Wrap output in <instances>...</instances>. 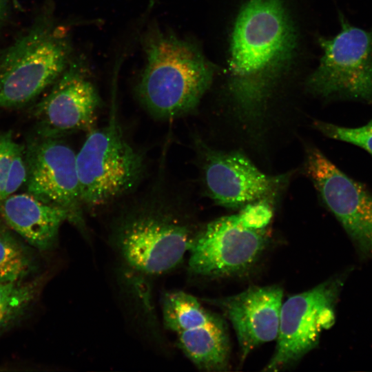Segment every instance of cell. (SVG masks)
Instances as JSON below:
<instances>
[{
  "instance_id": "cell-1",
  "label": "cell",
  "mask_w": 372,
  "mask_h": 372,
  "mask_svg": "<svg viewBox=\"0 0 372 372\" xmlns=\"http://www.w3.org/2000/svg\"><path fill=\"white\" fill-rule=\"evenodd\" d=\"M296 44V32L282 0L244 3L233 29L228 69L229 92L242 120L262 118Z\"/></svg>"
},
{
  "instance_id": "cell-2",
  "label": "cell",
  "mask_w": 372,
  "mask_h": 372,
  "mask_svg": "<svg viewBox=\"0 0 372 372\" xmlns=\"http://www.w3.org/2000/svg\"><path fill=\"white\" fill-rule=\"evenodd\" d=\"M147 64L138 96L154 118L170 120L194 110L209 87L214 66L192 43L154 27L143 38Z\"/></svg>"
},
{
  "instance_id": "cell-3",
  "label": "cell",
  "mask_w": 372,
  "mask_h": 372,
  "mask_svg": "<svg viewBox=\"0 0 372 372\" xmlns=\"http://www.w3.org/2000/svg\"><path fill=\"white\" fill-rule=\"evenodd\" d=\"M110 228L111 247L125 269L138 277L158 276L176 269L196 233L176 209L160 203L130 209Z\"/></svg>"
},
{
  "instance_id": "cell-4",
  "label": "cell",
  "mask_w": 372,
  "mask_h": 372,
  "mask_svg": "<svg viewBox=\"0 0 372 372\" xmlns=\"http://www.w3.org/2000/svg\"><path fill=\"white\" fill-rule=\"evenodd\" d=\"M71 48L66 34L50 22L35 24L0 59V108L27 105L61 75Z\"/></svg>"
},
{
  "instance_id": "cell-5",
  "label": "cell",
  "mask_w": 372,
  "mask_h": 372,
  "mask_svg": "<svg viewBox=\"0 0 372 372\" xmlns=\"http://www.w3.org/2000/svg\"><path fill=\"white\" fill-rule=\"evenodd\" d=\"M83 207H101L132 190L144 170L143 156L125 139L116 118L92 129L76 155Z\"/></svg>"
},
{
  "instance_id": "cell-6",
  "label": "cell",
  "mask_w": 372,
  "mask_h": 372,
  "mask_svg": "<svg viewBox=\"0 0 372 372\" xmlns=\"http://www.w3.org/2000/svg\"><path fill=\"white\" fill-rule=\"evenodd\" d=\"M340 32L321 37L323 54L307 85L324 97L372 104V28L350 23L341 14Z\"/></svg>"
},
{
  "instance_id": "cell-7",
  "label": "cell",
  "mask_w": 372,
  "mask_h": 372,
  "mask_svg": "<svg viewBox=\"0 0 372 372\" xmlns=\"http://www.w3.org/2000/svg\"><path fill=\"white\" fill-rule=\"evenodd\" d=\"M165 328L176 335L178 348L199 369H227L230 355L224 320L207 309L194 296L183 291L166 292L162 298Z\"/></svg>"
},
{
  "instance_id": "cell-8",
  "label": "cell",
  "mask_w": 372,
  "mask_h": 372,
  "mask_svg": "<svg viewBox=\"0 0 372 372\" xmlns=\"http://www.w3.org/2000/svg\"><path fill=\"white\" fill-rule=\"evenodd\" d=\"M340 282L329 280L282 302L275 351L265 371H279L298 362L318 344L335 322Z\"/></svg>"
},
{
  "instance_id": "cell-9",
  "label": "cell",
  "mask_w": 372,
  "mask_h": 372,
  "mask_svg": "<svg viewBox=\"0 0 372 372\" xmlns=\"http://www.w3.org/2000/svg\"><path fill=\"white\" fill-rule=\"evenodd\" d=\"M267 242L265 229L245 226L238 214L219 218L196 233L188 251V270L206 278L243 273L258 260Z\"/></svg>"
},
{
  "instance_id": "cell-10",
  "label": "cell",
  "mask_w": 372,
  "mask_h": 372,
  "mask_svg": "<svg viewBox=\"0 0 372 372\" xmlns=\"http://www.w3.org/2000/svg\"><path fill=\"white\" fill-rule=\"evenodd\" d=\"M38 136L25 147L27 193L66 210L69 222L84 232L76 154L59 138Z\"/></svg>"
},
{
  "instance_id": "cell-11",
  "label": "cell",
  "mask_w": 372,
  "mask_h": 372,
  "mask_svg": "<svg viewBox=\"0 0 372 372\" xmlns=\"http://www.w3.org/2000/svg\"><path fill=\"white\" fill-rule=\"evenodd\" d=\"M304 168L354 244L364 254L372 256V194L316 147H308Z\"/></svg>"
},
{
  "instance_id": "cell-12",
  "label": "cell",
  "mask_w": 372,
  "mask_h": 372,
  "mask_svg": "<svg viewBox=\"0 0 372 372\" xmlns=\"http://www.w3.org/2000/svg\"><path fill=\"white\" fill-rule=\"evenodd\" d=\"M101 97L83 66L71 64L54 83L50 92L36 106L34 116L39 134L60 138L94 129Z\"/></svg>"
},
{
  "instance_id": "cell-13",
  "label": "cell",
  "mask_w": 372,
  "mask_h": 372,
  "mask_svg": "<svg viewBox=\"0 0 372 372\" xmlns=\"http://www.w3.org/2000/svg\"><path fill=\"white\" fill-rule=\"evenodd\" d=\"M204 182L209 196L230 208L273 196L284 181L282 176L262 172L243 153L223 152L200 145Z\"/></svg>"
},
{
  "instance_id": "cell-14",
  "label": "cell",
  "mask_w": 372,
  "mask_h": 372,
  "mask_svg": "<svg viewBox=\"0 0 372 372\" xmlns=\"http://www.w3.org/2000/svg\"><path fill=\"white\" fill-rule=\"evenodd\" d=\"M282 298L279 286H254L236 295L205 301L217 307L231 323L242 361L260 344L276 339Z\"/></svg>"
},
{
  "instance_id": "cell-15",
  "label": "cell",
  "mask_w": 372,
  "mask_h": 372,
  "mask_svg": "<svg viewBox=\"0 0 372 372\" xmlns=\"http://www.w3.org/2000/svg\"><path fill=\"white\" fill-rule=\"evenodd\" d=\"M0 215L10 228L41 251L55 245L61 226L70 219L66 210L28 193L13 194L0 201Z\"/></svg>"
},
{
  "instance_id": "cell-16",
  "label": "cell",
  "mask_w": 372,
  "mask_h": 372,
  "mask_svg": "<svg viewBox=\"0 0 372 372\" xmlns=\"http://www.w3.org/2000/svg\"><path fill=\"white\" fill-rule=\"evenodd\" d=\"M25 146L11 130L0 132V201L14 194L26 179Z\"/></svg>"
},
{
  "instance_id": "cell-17",
  "label": "cell",
  "mask_w": 372,
  "mask_h": 372,
  "mask_svg": "<svg viewBox=\"0 0 372 372\" xmlns=\"http://www.w3.org/2000/svg\"><path fill=\"white\" fill-rule=\"evenodd\" d=\"M39 280L0 283V333L17 322L37 297Z\"/></svg>"
},
{
  "instance_id": "cell-18",
  "label": "cell",
  "mask_w": 372,
  "mask_h": 372,
  "mask_svg": "<svg viewBox=\"0 0 372 372\" xmlns=\"http://www.w3.org/2000/svg\"><path fill=\"white\" fill-rule=\"evenodd\" d=\"M34 269L27 248L6 227L0 229V283L24 280Z\"/></svg>"
},
{
  "instance_id": "cell-19",
  "label": "cell",
  "mask_w": 372,
  "mask_h": 372,
  "mask_svg": "<svg viewBox=\"0 0 372 372\" xmlns=\"http://www.w3.org/2000/svg\"><path fill=\"white\" fill-rule=\"evenodd\" d=\"M313 126L324 136L358 146L372 155V120L358 127H345L321 121Z\"/></svg>"
},
{
  "instance_id": "cell-20",
  "label": "cell",
  "mask_w": 372,
  "mask_h": 372,
  "mask_svg": "<svg viewBox=\"0 0 372 372\" xmlns=\"http://www.w3.org/2000/svg\"><path fill=\"white\" fill-rule=\"evenodd\" d=\"M238 216L248 227L265 229L272 218L273 211L266 199H263L245 205Z\"/></svg>"
},
{
  "instance_id": "cell-21",
  "label": "cell",
  "mask_w": 372,
  "mask_h": 372,
  "mask_svg": "<svg viewBox=\"0 0 372 372\" xmlns=\"http://www.w3.org/2000/svg\"><path fill=\"white\" fill-rule=\"evenodd\" d=\"M9 0H0V27L4 23L8 13Z\"/></svg>"
},
{
  "instance_id": "cell-22",
  "label": "cell",
  "mask_w": 372,
  "mask_h": 372,
  "mask_svg": "<svg viewBox=\"0 0 372 372\" xmlns=\"http://www.w3.org/2000/svg\"><path fill=\"white\" fill-rule=\"evenodd\" d=\"M5 225H3L2 220L0 219V229L3 228Z\"/></svg>"
}]
</instances>
